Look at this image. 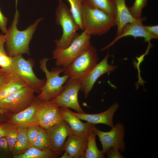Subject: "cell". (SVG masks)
<instances>
[{
    "mask_svg": "<svg viewBox=\"0 0 158 158\" xmlns=\"http://www.w3.org/2000/svg\"><path fill=\"white\" fill-rule=\"evenodd\" d=\"M19 17V13L16 7L11 24L5 34L6 51L12 57L25 54L29 55L30 42L39 23L44 18L37 20L26 29L20 31L17 27Z\"/></svg>",
    "mask_w": 158,
    "mask_h": 158,
    "instance_id": "obj_1",
    "label": "cell"
},
{
    "mask_svg": "<svg viewBox=\"0 0 158 158\" xmlns=\"http://www.w3.org/2000/svg\"><path fill=\"white\" fill-rule=\"evenodd\" d=\"M81 15L83 30L91 36L102 35L116 25V20L106 13L84 4Z\"/></svg>",
    "mask_w": 158,
    "mask_h": 158,
    "instance_id": "obj_2",
    "label": "cell"
},
{
    "mask_svg": "<svg viewBox=\"0 0 158 158\" xmlns=\"http://www.w3.org/2000/svg\"><path fill=\"white\" fill-rule=\"evenodd\" d=\"M49 59L48 58L44 57L40 61V68L44 73L46 77L45 83L36 97L41 102L51 100L58 96L64 88L63 85L68 79L65 75L59 76V74L65 70L62 67L57 66L49 71L47 66Z\"/></svg>",
    "mask_w": 158,
    "mask_h": 158,
    "instance_id": "obj_3",
    "label": "cell"
},
{
    "mask_svg": "<svg viewBox=\"0 0 158 158\" xmlns=\"http://www.w3.org/2000/svg\"><path fill=\"white\" fill-rule=\"evenodd\" d=\"M56 24L62 29V35L55 41V48L64 49L68 47L79 35L80 29L70 9L62 0H59L55 11Z\"/></svg>",
    "mask_w": 158,
    "mask_h": 158,
    "instance_id": "obj_4",
    "label": "cell"
},
{
    "mask_svg": "<svg viewBox=\"0 0 158 158\" xmlns=\"http://www.w3.org/2000/svg\"><path fill=\"white\" fill-rule=\"evenodd\" d=\"M91 37L83 30L66 48H55L52 51V58L56 60V65L65 69L72 61L90 47L91 45Z\"/></svg>",
    "mask_w": 158,
    "mask_h": 158,
    "instance_id": "obj_5",
    "label": "cell"
},
{
    "mask_svg": "<svg viewBox=\"0 0 158 158\" xmlns=\"http://www.w3.org/2000/svg\"><path fill=\"white\" fill-rule=\"evenodd\" d=\"M11 66L5 70L13 73L20 78L27 86L40 93L46 82L45 79H40L36 75L33 69V61L32 59L26 60L22 55L12 57Z\"/></svg>",
    "mask_w": 158,
    "mask_h": 158,
    "instance_id": "obj_6",
    "label": "cell"
},
{
    "mask_svg": "<svg viewBox=\"0 0 158 158\" xmlns=\"http://www.w3.org/2000/svg\"><path fill=\"white\" fill-rule=\"evenodd\" d=\"M96 49L91 44L65 69L64 75L69 79L81 80L98 63Z\"/></svg>",
    "mask_w": 158,
    "mask_h": 158,
    "instance_id": "obj_7",
    "label": "cell"
},
{
    "mask_svg": "<svg viewBox=\"0 0 158 158\" xmlns=\"http://www.w3.org/2000/svg\"><path fill=\"white\" fill-rule=\"evenodd\" d=\"M35 91L28 87H24L0 100V108L15 114L29 107L35 99Z\"/></svg>",
    "mask_w": 158,
    "mask_h": 158,
    "instance_id": "obj_8",
    "label": "cell"
},
{
    "mask_svg": "<svg viewBox=\"0 0 158 158\" xmlns=\"http://www.w3.org/2000/svg\"><path fill=\"white\" fill-rule=\"evenodd\" d=\"M93 129L99 137L102 147V151L105 155L110 148H117L119 151L123 152L125 150L124 142L125 127L124 124L119 122L111 128V130L104 132L99 129L94 125Z\"/></svg>",
    "mask_w": 158,
    "mask_h": 158,
    "instance_id": "obj_9",
    "label": "cell"
},
{
    "mask_svg": "<svg viewBox=\"0 0 158 158\" xmlns=\"http://www.w3.org/2000/svg\"><path fill=\"white\" fill-rule=\"evenodd\" d=\"M80 88V80L68 78L61 92L51 100L59 107L72 109L78 113H85L80 107L78 99Z\"/></svg>",
    "mask_w": 158,
    "mask_h": 158,
    "instance_id": "obj_10",
    "label": "cell"
},
{
    "mask_svg": "<svg viewBox=\"0 0 158 158\" xmlns=\"http://www.w3.org/2000/svg\"><path fill=\"white\" fill-rule=\"evenodd\" d=\"M38 125L45 129L63 121L59 107L51 100L40 102L36 109Z\"/></svg>",
    "mask_w": 158,
    "mask_h": 158,
    "instance_id": "obj_11",
    "label": "cell"
},
{
    "mask_svg": "<svg viewBox=\"0 0 158 158\" xmlns=\"http://www.w3.org/2000/svg\"><path fill=\"white\" fill-rule=\"evenodd\" d=\"M109 56L108 51L104 59L97 63L81 80L80 90L83 92L85 98H87L95 83L101 76L112 72L117 68L116 66L108 63V59Z\"/></svg>",
    "mask_w": 158,
    "mask_h": 158,
    "instance_id": "obj_12",
    "label": "cell"
},
{
    "mask_svg": "<svg viewBox=\"0 0 158 158\" xmlns=\"http://www.w3.org/2000/svg\"><path fill=\"white\" fill-rule=\"evenodd\" d=\"M146 19L145 17L136 19L132 23L126 24L123 28L121 34L116 37L111 42L102 49L101 51L107 49L119 39L128 36H132L135 38L143 37L145 42H148L150 44L151 40L157 39L158 37L150 34L144 28L142 22L145 20Z\"/></svg>",
    "mask_w": 158,
    "mask_h": 158,
    "instance_id": "obj_13",
    "label": "cell"
},
{
    "mask_svg": "<svg viewBox=\"0 0 158 158\" xmlns=\"http://www.w3.org/2000/svg\"><path fill=\"white\" fill-rule=\"evenodd\" d=\"M46 130L50 140L49 148L59 155L62 154L66 139L72 133L70 126L63 120Z\"/></svg>",
    "mask_w": 158,
    "mask_h": 158,
    "instance_id": "obj_14",
    "label": "cell"
},
{
    "mask_svg": "<svg viewBox=\"0 0 158 158\" xmlns=\"http://www.w3.org/2000/svg\"><path fill=\"white\" fill-rule=\"evenodd\" d=\"M59 110L63 120L69 125L72 133L87 139L94 125L82 122L69 108L59 107Z\"/></svg>",
    "mask_w": 158,
    "mask_h": 158,
    "instance_id": "obj_15",
    "label": "cell"
},
{
    "mask_svg": "<svg viewBox=\"0 0 158 158\" xmlns=\"http://www.w3.org/2000/svg\"><path fill=\"white\" fill-rule=\"evenodd\" d=\"M119 107V104L115 102L106 111L98 114H90L85 113L72 112L80 120L85 121L91 124L95 125L103 124L111 128L114 126V116Z\"/></svg>",
    "mask_w": 158,
    "mask_h": 158,
    "instance_id": "obj_16",
    "label": "cell"
},
{
    "mask_svg": "<svg viewBox=\"0 0 158 158\" xmlns=\"http://www.w3.org/2000/svg\"><path fill=\"white\" fill-rule=\"evenodd\" d=\"M40 102L35 98L29 107L12 116L9 119V122L18 127H27L32 124L38 125L36 111L37 106Z\"/></svg>",
    "mask_w": 158,
    "mask_h": 158,
    "instance_id": "obj_17",
    "label": "cell"
},
{
    "mask_svg": "<svg viewBox=\"0 0 158 158\" xmlns=\"http://www.w3.org/2000/svg\"><path fill=\"white\" fill-rule=\"evenodd\" d=\"M87 143V138L71 133L68 137L62 150L67 152L71 158H84Z\"/></svg>",
    "mask_w": 158,
    "mask_h": 158,
    "instance_id": "obj_18",
    "label": "cell"
},
{
    "mask_svg": "<svg viewBox=\"0 0 158 158\" xmlns=\"http://www.w3.org/2000/svg\"><path fill=\"white\" fill-rule=\"evenodd\" d=\"M116 7V22L117 26L116 36L122 32L124 27L133 22L135 18L130 13L126 4L125 0H114Z\"/></svg>",
    "mask_w": 158,
    "mask_h": 158,
    "instance_id": "obj_19",
    "label": "cell"
},
{
    "mask_svg": "<svg viewBox=\"0 0 158 158\" xmlns=\"http://www.w3.org/2000/svg\"><path fill=\"white\" fill-rule=\"evenodd\" d=\"M27 86L18 76L10 73L0 87V100Z\"/></svg>",
    "mask_w": 158,
    "mask_h": 158,
    "instance_id": "obj_20",
    "label": "cell"
},
{
    "mask_svg": "<svg viewBox=\"0 0 158 158\" xmlns=\"http://www.w3.org/2000/svg\"><path fill=\"white\" fill-rule=\"evenodd\" d=\"M83 4L102 10L116 19V10L114 0H84Z\"/></svg>",
    "mask_w": 158,
    "mask_h": 158,
    "instance_id": "obj_21",
    "label": "cell"
},
{
    "mask_svg": "<svg viewBox=\"0 0 158 158\" xmlns=\"http://www.w3.org/2000/svg\"><path fill=\"white\" fill-rule=\"evenodd\" d=\"M59 155L49 148L41 150L32 146L23 153L13 156L14 158H55Z\"/></svg>",
    "mask_w": 158,
    "mask_h": 158,
    "instance_id": "obj_22",
    "label": "cell"
},
{
    "mask_svg": "<svg viewBox=\"0 0 158 158\" xmlns=\"http://www.w3.org/2000/svg\"><path fill=\"white\" fill-rule=\"evenodd\" d=\"M27 127H18L16 140L11 153L13 156L22 153L32 146L27 137Z\"/></svg>",
    "mask_w": 158,
    "mask_h": 158,
    "instance_id": "obj_23",
    "label": "cell"
},
{
    "mask_svg": "<svg viewBox=\"0 0 158 158\" xmlns=\"http://www.w3.org/2000/svg\"><path fill=\"white\" fill-rule=\"evenodd\" d=\"M97 135L93 129L87 138V143L84 158H104L105 157L102 150L98 148L96 142Z\"/></svg>",
    "mask_w": 158,
    "mask_h": 158,
    "instance_id": "obj_24",
    "label": "cell"
},
{
    "mask_svg": "<svg viewBox=\"0 0 158 158\" xmlns=\"http://www.w3.org/2000/svg\"><path fill=\"white\" fill-rule=\"evenodd\" d=\"M69 2L71 13L80 30H83L81 19V11L84 0H67Z\"/></svg>",
    "mask_w": 158,
    "mask_h": 158,
    "instance_id": "obj_25",
    "label": "cell"
},
{
    "mask_svg": "<svg viewBox=\"0 0 158 158\" xmlns=\"http://www.w3.org/2000/svg\"><path fill=\"white\" fill-rule=\"evenodd\" d=\"M50 145L49 138L46 130L39 126L38 135L32 146L44 150L49 148Z\"/></svg>",
    "mask_w": 158,
    "mask_h": 158,
    "instance_id": "obj_26",
    "label": "cell"
},
{
    "mask_svg": "<svg viewBox=\"0 0 158 158\" xmlns=\"http://www.w3.org/2000/svg\"><path fill=\"white\" fill-rule=\"evenodd\" d=\"M148 0H135L132 6L128 8L133 16L135 19L142 17V11L147 4Z\"/></svg>",
    "mask_w": 158,
    "mask_h": 158,
    "instance_id": "obj_27",
    "label": "cell"
},
{
    "mask_svg": "<svg viewBox=\"0 0 158 158\" xmlns=\"http://www.w3.org/2000/svg\"><path fill=\"white\" fill-rule=\"evenodd\" d=\"M18 127L12 123V125L5 137L7 142L9 151L12 153L15 145L18 133Z\"/></svg>",
    "mask_w": 158,
    "mask_h": 158,
    "instance_id": "obj_28",
    "label": "cell"
},
{
    "mask_svg": "<svg viewBox=\"0 0 158 158\" xmlns=\"http://www.w3.org/2000/svg\"><path fill=\"white\" fill-rule=\"evenodd\" d=\"M39 126L32 124L27 127V135L29 142L32 146L38 135Z\"/></svg>",
    "mask_w": 158,
    "mask_h": 158,
    "instance_id": "obj_29",
    "label": "cell"
},
{
    "mask_svg": "<svg viewBox=\"0 0 158 158\" xmlns=\"http://www.w3.org/2000/svg\"><path fill=\"white\" fill-rule=\"evenodd\" d=\"M13 61L12 57L7 54H0V67L6 70L11 65Z\"/></svg>",
    "mask_w": 158,
    "mask_h": 158,
    "instance_id": "obj_30",
    "label": "cell"
},
{
    "mask_svg": "<svg viewBox=\"0 0 158 158\" xmlns=\"http://www.w3.org/2000/svg\"><path fill=\"white\" fill-rule=\"evenodd\" d=\"M10 152L5 137L0 138V157H6Z\"/></svg>",
    "mask_w": 158,
    "mask_h": 158,
    "instance_id": "obj_31",
    "label": "cell"
},
{
    "mask_svg": "<svg viewBox=\"0 0 158 158\" xmlns=\"http://www.w3.org/2000/svg\"><path fill=\"white\" fill-rule=\"evenodd\" d=\"M107 157L109 158H124V157L119 152V150L117 148L112 147L109 149L106 152Z\"/></svg>",
    "mask_w": 158,
    "mask_h": 158,
    "instance_id": "obj_32",
    "label": "cell"
},
{
    "mask_svg": "<svg viewBox=\"0 0 158 158\" xmlns=\"http://www.w3.org/2000/svg\"><path fill=\"white\" fill-rule=\"evenodd\" d=\"M12 124L10 122L0 123V138L6 136Z\"/></svg>",
    "mask_w": 158,
    "mask_h": 158,
    "instance_id": "obj_33",
    "label": "cell"
},
{
    "mask_svg": "<svg viewBox=\"0 0 158 158\" xmlns=\"http://www.w3.org/2000/svg\"><path fill=\"white\" fill-rule=\"evenodd\" d=\"M7 21V17L2 14L0 9V29L4 34H5L7 29L6 28Z\"/></svg>",
    "mask_w": 158,
    "mask_h": 158,
    "instance_id": "obj_34",
    "label": "cell"
},
{
    "mask_svg": "<svg viewBox=\"0 0 158 158\" xmlns=\"http://www.w3.org/2000/svg\"><path fill=\"white\" fill-rule=\"evenodd\" d=\"M145 29L150 34L158 37V25H144Z\"/></svg>",
    "mask_w": 158,
    "mask_h": 158,
    "instance_id": "obj_35",
    "label": "cell"
},
{
    "mask_svg": "<svg viewBox=\"0 0 158 158\" xmlns=\"http://www.w3.org/2000/svg\"><path fill=\"white\" fill-rule=\"evenodd\" d=\"M5 42V35L0 33V54H7L4 48Z\"/></svg>",
    "mask_w": 158,
    "mask_h": 158,
    "instance_id": "obj_36",
    "label": "cell"
},
{
    "mask_svg": "<svg viewBox=\"0 0 158 158\" xmlns=\"http://www.w3.org/2000/svg\"><path fill=\"white\" fill-rule=\"evenodd\" d=\"M9 74L6 70L0 67V87Z\"/></svg>",
    "mask_w": 158,
    "mask_h": 158,
    "instance_id": "obj_37",
    "label": "cell"
},
{
    "mask_svg": "<svg viewBox=\"0 0 158 158\" xmlns=\"http://www.w3.org/2000/svg\"><path fill=\"white\" fill-rule=\"evenodd\" d=\"M8 112L7 110L0 108V123L6 122L5 116Z\"/></svg>",
    "mask_w": 158,
    "mask_h": 158,
    "instance_id": "obj_38",
    "label": "cell"
},
{
    "mask_svg": "<svg viewBox=\"0 0 158 158\" xmlns=\"http://www.w3.org/2000/svg\"><path fill=\"white\" fill-rule=\"evenodd\" d=\"M64 153L61 156V158H71L69 154L66 151H64Z\"/></svg>",
    "mask_w": 158,
    "mask_h": 158,
    "instance_id": "obj_39",
    "label": "cell"
}]
</instances>
